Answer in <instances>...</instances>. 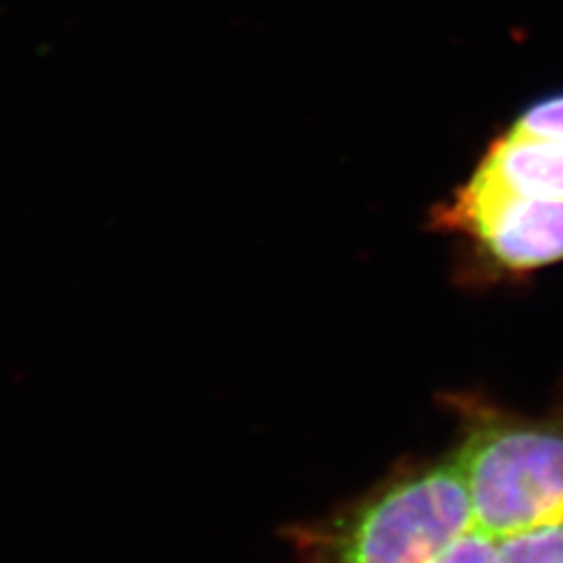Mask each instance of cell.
Here are the masks:
<instances>
[{
  "mask_svg": "<svg viewBox=\"0 0 563 563\" xmlns=\"http://www.w3.org/2000/svg\"><path fill=\"white\" fill-rule=\"evenodd\" d=\"M474 174L518 195L563 202V142L507 130L486 148Z\"/></svg>",
  "mask_w": 563,
  "mask_h": 563,
  "instance_id": "277c9868",
  "label": "cell"
},
{
  "mask_svg": "<svg viewBox=\"0 0 563 563\" xmlns=\"http://www.w3.org/2000/svg\"><path fill=\"white\" fill-rule=\"evenodd\" d=\"M474 528L455 455L401 467L322 518L282 528L297 563H434Z\"/></svg>",
  "mask_w": 563,
  "mask_h": 563,
  "instance_id": "6da1fadb",
  "label": "cell"
},
{
  "mask_svg": "<svg viewBox=\"0 0 563 563\" xmlns=\"http://www.w3.org/2000/svg\"><path fill=\"white\" fill-rule=\"evenodd\" d=\"M434 563H501L497 539L472 528L449 544Z\"/></svg>",
  "mask_w": 563,
  "mask_h": 563,
  "instance_id": "52a82bcc",
  "label": "cell"
},
{
  "mask_svg": "<svg viewBox=\"0 0 563 563\" xmlns=\"http://www.w3.org/2000/svg\"><path fill=\"white\" fill-rule=\"evenodd\" d=\"M453 451L474 528L493 539L563 522V411L528 418L478 397H455Z\"/></svg>",
  "mask_w": 563,
  "mask_h": 563,
  "instance_id": "7a4b0ae2",
  "label": "cell"
},
{
  "mask_svg": "<svg viewBox=\"0 0 563 563\" xmlns=\"http://www.w3.org/2000/svg\"><path fill=\"white\" fill-rule=\"evenodd\" d=\"M509 132L520 136L563 142V92L532 102L514 121Z\"/></svg>",
  "mask_w": 563,
  "mask_h": 563,
  "instance_id": "8992f818",
  "label": "cell"
},
{
  "mask_svg": "<svg viewBox=\"0 0 563 563\" xmlns=\"http://www.w3.org/2000/svg\"><path fill=\"white\" fill-rule=\"evenodd\" d=\"M434 230L467 242L490 276H528L563 262V202L511 192L472 174L432 211Z\"/></svg>",
  "mask_w": 563,
  "mask_h": 563,
  "instance_id": "3957f363",
  "label": "cell"
},
{
  "mask_svg": "<svg viewBox=\"0 0 563 563\" xmlns=\"http://www.w3.org/2000/svg\"><path fill=\"white\" fill-rule=\"evenodd\" d=\"M501 563H563V522L497 539Z\"/></svg>",
  "mask_w": 563,
  "mask_h": 563,
  "instance_id": "5b68a950",
  "label": "cell"
}]
</instances>
